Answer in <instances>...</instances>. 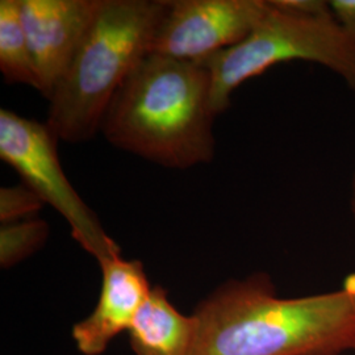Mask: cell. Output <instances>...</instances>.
I'll return each mask as SVG.
<instances>
[{"instance_id":"6da1fadb","label":"cell","mask_w":355,"mask_h":355,"mask_svg":"<svg viewBox=\"0 0 355 355\" xmlns=\"http://www.w3.org/2000/svg\"><path fill=\"white\" fill-rule=\"evenodd\" d=\"M191 355L355 354V274L334 291L282 297L266 272L228 279L192 311Z\"/></svg>"},{"instance_id":"7a4b0ae2","label":"cell","mask_w":355,"mask_h":355,"mask_svg":"<svg viewBox=\"0 0 355 355\" xmlns=\"http://www.w3.org/2000/svg\"><path fill=\"white\" fill-rule=\"evenodd\" d=\"M205 64L146 54L119 89L103 120L116 148L170 168L215 157V114Z\"/></svg>"},{"instance_id":"3957f363","label":"cell","mask_w":355,"mask_h":355,"mask_svg":"<svg viewBox=\"0 0 355 355\" xmlns=\"http://www.w3.org/2000/svg\"><path fill=\"white\" fill-rule=\"evenodd\" d=\"M167 0H103L89 32L49 98L46 124L79 144L102 129L119 89L149 54Z\"/></svg>"},{"instance_id":"277c9868","label":"cell","mask_w":355,"mask_h":355,"mask_svg":"<svg viewBox=\"0 0 355 355\" xmlns=\"http://www.w3.org/2000/svg\"><path fill=\"white\" fill-rule=\"evenodd\" d=\"M318 64L355 91V46L321 0H268L266 12L239 44L205 62L211 108L225 112L245 82L284 62Z\"/></svg>"},{"instance_id":"5b68a950","label":"cell","mask_w":355,"mask_h":355,"mask_svg":"<svg viewBox=\"0 0 355 355\" xmlns=\"http://www.w3.org/2000/svg\"><path fill=\"white\" fill-rule=\"evenodd\" d=\"M58 139L46 123H38L0 111V158L21 177L28 189L44 204L60 212L71 229V236L98 263L121 254L105 233L101 221L82 200L64 175L58 152Z\"/></svg>"},{"instance_id":"8992f818","label":"cell","mask_w":355,"mask_h":355,"mask_svg":"<svg viewBox=\"0 0 355 355\" xmlns=\"http://www.w3.org/2000/svg\"><path fill=\"white\" fill-rule=\"evenodd\" d=\"M267 7L268 0H167L149 53L204 64L246 37Z\"/></svg>"},{"instance_id":"52a82bcc","label":"cell","mask_w":355,"mask_h":355,"mask_svg":"<svg viewBox=\"0 0 355 355\" xmlns=\"http://www.w3.org/2000/svg\"><path fill=\"white\" fill-rule=\"evenodd\" d=\"M37 79L48 101L89 32L103 0H19Z\"/></svg>"},{"instance_id":"ba28073f","label":"cell","mask_w":355,"mask_h":355,"mask_svg":"<svg viewBox=\"0 0 355 355\" xmlns=\"http://www.w3.org/2000/svg\"><path fill=\"white\" fill-rule=\"evenodd\" d=\"M99 266L102 286L98 303L71 329L82 355L104 354L119 334L129 330L153 288L141 261L117 254L99 262Z\"/></svg>"},{"instance_id":"9c48e42d","label":"cell","mask_w":355,"mask_h":355,"mask_svg":"<svg viewBox=\"0 0 355 355\" xmlns=\"http://www.w3.org/2000/svg\"><path fill=\"white\" fill-rule=\"evenodd\" d=\"M196 333L195 316L182 313L161 286L153 287L128 330L135 355H191Z\"/></svg>"},{"instance_id":"30bf717a","label":"cell","mask_w":355,"mask_h":355,"mask_svg":"<svg viewBox=\"0 0 355 355\" xmlns=\"http://www.w3.org/2000/svg\"><path fill=\"white\" fill-rule=\"evenodd\" d=\"M0 71L10 83H23L37 89L19 0L0 1Z\"/></svg>"},{"instance_id":"8fae6325","label":"cell","mask_w":355,"mask_h":355,"mask_svg":"<svg viewBox=\"0 0 355 355\" xmlns=\"http://www.w3.org/2000/svg\"><path fill=\"white\" fill-rule=\"evenodd\" d=\"M49 237L46 221L33 217L0 228V266L4 270L19 265L40 250Z\"/></svg>"},{"instance_id":"7c38bea8","label":"cell","mask_w":355,"mask_h":355,"mask_svg":"<svg viewBox=\"0 0 355 355\" xmlns=\"http://www.w3.org/2000/svg\"><path fill=\"white\" fill-rule=\"evenodd\" d=\"M44 202L26 184L1 187L0 190V221L10 224L33 218L42 208Z\"/></svg>"},{"instance_id":"4fadbf2b","label":"cell","mask_w":355,"mask_h":355,"mask_svg":"<svg viewBox=\"0 0 355 355\" xmlns=\"http://www.w3.org/2000/svg\"><path fill=\"white\" fill-rule=\"evenodd\" d=\"M330 10L355 46V0H331Z\"/></svg>"},{"instance_id":"5bb4252c","label":"cell","mask_w":355,"mask_h":355,"mask_svg":"<svg viewBox=\"0 0 355 355\" xmlns=\"http://www.w3.org/2000/svg\"><path fill=\"white\" fill-rule=\"evenodd\" d=\"M350 212H352L355 225V171L352 179V184H350Z\"/></svg>"},{"instance_id":"9a60e30c","label":"cell","mask_w":355,"mask_h":355,"mask_svg":"<svg viewBox=\"0 0 355 355\" xmlns=\"http://www.w3.org/2000/svg\"><path fill=\"white\" fill-rule=\"evenodd\" d=\"M349 355H355V354H349Z\"/></svg>"}]
</instances>
